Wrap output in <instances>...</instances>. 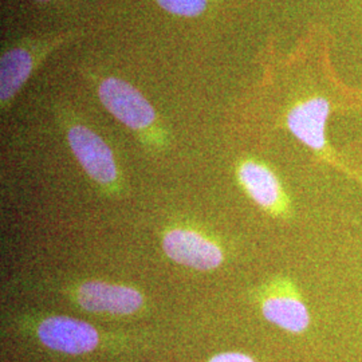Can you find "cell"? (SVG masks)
<instances>
[{"instance_id":"1","label":"cell","mask_w":362,"mask_h":362,"mask_svg":"<svg viewBox=\"0 0 362 362\" xmlns=\"http://www.w3.org/2000/svg\"><path fill=\"white\" fill-rule=\"evenodd\" d=\"M98 94L105 107L132 129L148 128L155 121L152 105L125 81L107 78L101 82Z\"/></svg>"},{"instance_id":"2","label":"cell","mask_w":362,"mask_h":362,"mask_svg":"<svg viewBox=\"0 0 362 362\" xmlns=\"http://www.w3.org/2000/svg\"><path fill=\"white\" fill-rule=\"evenodd\" d=\"M38 337L45 346L67 354L91 351L100 341L97 330L91 325L62 315L42 321Z\"/></svg>"},{"instance_id":"3","label":"cell","mask_w":362,"mask_h":362,"mask_svg":"<svg viewBox=\"0 0 362 362\" xmlns=\"http://www.w3.org/2000/svg\"><path fill=\"white\" fill-rule=\"evenodd\" d=\"M69 144L82 168L100 184L116 181L117 168L110 148L93 130L73 127L67 132Z\"/></svg>"},{"instance_id":"4","label":"cell","mask_w":362,"mask_h":362,"mask_svg":"<svg viewBox=\"0 0 362 362\" xmlns=\"http://www.w3.org/2000/svg\"><path fill=\"white\" fill-rule=\"evenodd\" d=\"M163 247L165 254L176 263L202 272L214 270L223 262L219 246L191 230L169 231L163 240Z\"/></svg>"},{"instance_id":"5","label":"cell","mask_w":362,"mask_h":362,"mask_svg":"<svg viewBox=\"0 0 362 362\" xmlns=\"http://www.w3.org/2000/svg\"><path fill=\"white\" fill-rule=\"evenodd\" d=\"M78 303L91 313H109L117 315L133 314L143 306V296L128 286L109 285L104 282H86L78 288Z\"/></svg>"},{"instance_id":"6","label":"cell","mask_w":362,"mask_h":362,"mask_svg":"<svg viewBox=\"0 0 362 362\" xmlns=\"http://www.w3.org/2000/svg\"><path fill=\"white\" fill-rule=\"evenodd\" d=\"M330 116V104L322 97H314L294 106L287 115V127L299 141L314 151L326 146V122Z\"/></svg>"},{"instance_id":"7","label":"cell","mask_w":362,"mask_h":362,"mask_svg":"<svg viewBox=\"0 0 362 362\" xmlns=\"http://www.w3.org/2000/svg\"><path fill=\"white\" fill-rule=\"evenodd\" d=\"M262 313L272 324L290 333H302L310 325V314L294 291H275L262 302Z\"/></svg>"},{"instance_id":"8","label":"cell","mask_w":362,"mask_h":362,"mask_svg":"<svg viewBox=\"0 0 362 362\" xmlns=\"http://www.w3.org/2000/svg\"><path fill=\"white\" fill-rule=\"evenodd\" d=\"M239 180L247 194L260 206L272 212L284 207V192L270 169L255 161H247L239 168Z\"/></svg>"},{"instance_id":"9","label":"cell","mask_w":362,"mask_h":362,"mask_svg":"<svg viewBox=\"0 0 362 362\" xmlns=\"http://www.w3.org/2000/svg\"><path fill=\"white\" fill-rule=\"evenodd\" d=\"M33 57L25 49L4 52L0 64V97L4 105L22 88L33 70Z\"/></svg>"},{"instance_id":"10","label":"cell","mask_w":362,"mask_h":362,"mask_svg":"<svg viewBox=\"0 0 362 362\" xmlns=\"http://www.w3.org/2000/svg\"><path fill=\"white\" fill-rule=\"evenodd\" d=\"M157 3L165 11L180 16H197L207 7V0H157Z\"/></svg>"},{"instance_id":"11","label":"cell","mask_w":362,"mask_h":362,"mask_svg":"<svg viewBox=\"0 0 362 362\" xmlns=\"http://www.w3.org/2000/svg\"><path fill=\"white\" fill-rule=\"evenodd\" d=\"M209 362H255L254 358L250 356L238 353V351H228V353H221L215 357H212Z\"/></svg>"}]
</instances>
